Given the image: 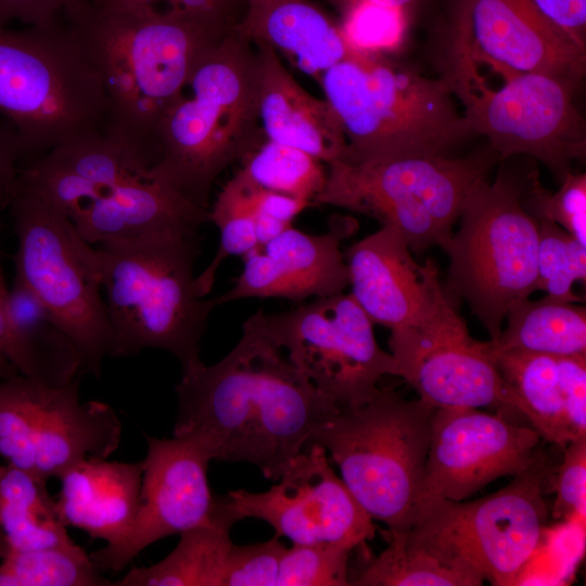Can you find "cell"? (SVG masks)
Returning a JSON list of instances; mask_svg holds the SVG:
<instances>
[{
    "label": "cell",
    "mask_w": 586,
    "mask_h": 586,
    "mask_svg": "<svg viewBox=\"0 0 586 586\" xmlns=\"http://www.w3.org/2000/svg\"><path fill=\"white\" fill-rule=\"evenodd\" d=\"M242 1L235 33L253 44L272 48L317 81L348 53L340 24L308 0Z\"/></svg>",
    "instance_id": "obj_24"
},
{
    "label": "cell",
    "mask_w": 586,
    "mask_h": 586,
    "mask_svg": "<svg viewBox=\"0 0 586 586\" xmlns=\"http://www.w3.org/2000/svg\"><path fill=\"white\" fill-rule=\"evenodd\" d=\"M390 331L388 346L398 377L419 398L436 408L517 411L492 357L491 342L470 335L451 302L418 326Z\"/></svg>",
    "instance_id": "obj_16"
},
{
    "label": "cell",
    "mask_w": 586,
    "mask_h": 586,
    "mask_svg": "<svg viewBox=\"0 0 586 586\" xmlns=\"http://www.w3.org/2000/svg\"><path fill=\"white\" fill-rule=\"evenodd\" d=\"M72 221L90 244L137 242L199 234L208 222V209L192 205L155 181L130 177L81 206Z\"/></svg>",
    "instance_id": "obj_22"
},
{
    "label": "cell",
    "mask_w": 586,
    "mask_h": 586,
    "mask_svg": "<svg viewBox=\"0 0 586 586\" xmlns=\"http://www.w3.org/2000/svg\"><path fill=\"white\" fill-rule=\"evenodd\" d=\"M536 291L561 301H581L572 288L586 279V246L555 222L538 220Z\"/></svg>",
    "instance_id": "obj_35"
},
{
    "label": "cell",
    "mask_w": 586,
    "mask_h": 586,
    "mask_svg": "<svg viewBox=\"0 0 586 586\" xmlns=\"http://www.w3.org/2000/svg\"><path fill=\"white\" fill-rule=\"evenodd\" d=\"M357 222L334 216L324 233L309 234L293 226L243 256L234 285L215 297L218 305L247 297H282L301 302L339 294L349 286L348 267L341 252Z\"/></svg>",
    "instance_id": "obj_20"
},
{
    "label": "cell",
    "mask_w": 586,
    "mask_h": 586,
    "mask_svg": "<svg viewBox=\"0 0 586 586\" xmlns=\"http://www.w3.org/2000/svg\"><path fill=\"white\" fill-rule=\"evenodd\" d=\"M342 35L349 50L385 54L405 36L407 12L375 4H359L342 13Z\"/></svg>",
    "instance_id": "obj_38"
},
{
    "label": "cell",
    "mask_w": 586,
    "mask_h": 586,
    "mask_svg": "<svg viewBox=\"0 0 586 586\" xmlns=\"http://www.w3.org/2000/svg\"><path fill=\"white\" fill-rule=\"evenodd\" d=\"M435 410L421 398L405 399L391 387H379L365 405L340 409L308 444L330 453L373 520L390 530H408L419 511Z\"/></svg>",
    "instance_id": "obj_7"
},
{
    "label": "cell",
    "mask_w": 586,
    "mask_h": 586,
    "mask_svg": "<svg viewBox=\"0 0 586 586\" xmlns=\"http://www.w3.org/2000/svg\"><path fill=\"white\" fill-rule=\"evenodd\" d=\"M542 14L578 46L586 43V0H533Z\"/></svg>",
    "instance_id": "obj_44"
},
{
    "label": "cell",
    "mask_w": 586,
    "mask_h": 586,
    "mask_svg": "<svg viewBox=\"0 0 586 586\" xmlns=\"http://www.w3.org/2000/svg\"><path fill=\"white\" fill-rule=\"evenodd\" d=\"M522 191L523 178L501 166L494 182L474 187L458 231L441 246L449 257L448 290L468 303L494 344L510 306L536 291L538 226Z\"/></svg>",
    "instance_id": "obj_9"
},
{
    "label": "cell",
    "mask_w": 586,
    "mask_h": 586,
    "mask_svg": "<svg viewBox=\"0 0 586 586\" xmlns=\"http://www.w3.org/2000/svg\"><path fill=\"white\" fill-rule=\"evenodd\" d=\"M201 237L170 234L98 249L114 357L155 348L182 370L199 362L201 340L216 298L200 295L194 264Z\"/></svg>",
    "instance_id": "obj_5"
},
{
    "label": "cell",
    "mask_w": 586,
    "mask_h": 586,
    "mask_svg": "<svg viewBox=\"0 0 586 586\" xmlns=\"http://www.w3.org/2000/svg\"><path fill=\"white\" fill-rule=\"evenodd\" d=\"M507 328L495 351L519 349L552 356L586 355V309L575 303L547 295L512 304L507 311Z\"/></svg>",
    "instance_id": "obj_30"
},
{
    "label": "cell",
    "mask_w": 586,
    "mask_h": 586,
    "mask_svg": "<svg viewBox=\"0 0 586 586\" xmlns=\"http://www.w3.org/2000/svg\"><path fill=\"white\" fill-rule=\"evenodd\" d=\"M8 550H9V547H8L7 540L2 532L0 531V560L7 555Z\"/></svg>",
    "instance_id": "obj_50"
},
{
    "label": "cell",
    "mask_w": 586,
    "mask_h": 586,
    "mask_svg": "<svg viewBox=\"0 0 586 586\" xmlns=\"http://www.w3.org/2000/svg\"><path fill=\"white\" fill-rule=\"evenodd\" d=\"M238 519L226 498L218 497L214 518L180 534L175 549L150 566H131L115 586H225L233 543L230 530Z\"/></svg>",
    "instance_id": "obj_27"
},
{
    "label": "cell",
    "mask_w": 586,
    "mask_h": 586,
    "mask_svg": "<svg viewBox=\"0 0 586 586\" xmlns=\"http://www.w3.org/2000/svg\"><path fill=\"white\" fill-rule=\"evenodd\" d=\"M500 75L504 85L494 89L475 66L448 62L443 77L463 104L473 135L486 137L500 162L527 155L561 181L571 163L586 154V125L573 102L574 87L535 72Z\"/></svg>",
    "instance_id": "obj_12"
},
{
    "label": "cell",
    "mask_w": 586,
    "mask_h": 586,
    "mask_svg": "<svg viewBox=\"0 0 586 586\" xmlns=\"http://www.w3.org/2000/svg\"><path fill=\"white\" fill-rule=\"evenodd\" d=\"M0 112L20 139L21 167L59 145L103 133L101 79L62 18L22 30L0 25Z\"/></svg>",
    "instance_id": "obj_6"
},
{
    "label": "cell",
    "mask_w": 586,
    "mask_h": 586,
    "mask_svg": "<svg viewBox=\"0 0 586 586\" xmlns=\"http://www.w3.org/2000/svg\"><path fill=\"white\" fill-rule=\"evenodd\" d=\"M566 420L574 438L586 435V355L559 356Z\"/></svg>",
    "instance_id": "obj_42"
},
{
    "label": "cell",
    "mask_w": 586,
    "mask_h": 586,
    "mask_svg": "<svg viewBox=\"0 0 586 586\" xmlns=\"http://www.w3.org/2000/svg\"><path fill=\"white\" fill-rule=\"evenodd\" d=\"M225 497L238 521L264 520L276 537L295 545L331 544L354 550L375 535L373 519L336 476L318 444L305 446L268 491L237 489Z\"/></svg>",
    "instance_id": "obj_15"
},
{
    "label": "cell",
    "mask_w": 586,
    "mask_h": 586,
    "mask_svg": "<svg viewBox=\"0 0 586 586\" xmlns=\"http://www.w3.org/2000/svg\"><path fill=\"white\" fill-rule=\"evenodd\" d=\"M17 238L15 275L74 342L81 374L99 378L114 343L102 294L98 250L69 217L42 198L15 189L9 205Z\"/></svg>",
    "instance_id": "obj_10"
},
{
    "label": "cell",
    "mask_w": 586,
    "mask_h": 586,
    "mask_svg": "<svg viewBox=\"0 0 586 586\" xmlns=\"http://www.w3.org/2000/svg\"><path fill=\"white\" fill-rule=\"evenodd\" d=\"M558 468L552 515L557 519H585L586 435L569 442Z\"/></svg>",
    "instance_id": "obj_40"
},
{
    "label": "cell",
    "mask_w": 586,
    "mask_h": 586,
    "mask_svg": "<svg viewBox=\"0 0 586 586\" xmlns=\"http://www.w3.org/2000/svg\"><path fill=\"white\" fill-rule=\"evenodd\" d=\"M491 353L517 411L528 419L540 437L561 448L575 440L564 410L559 356L495 351L492 344Z\"/></svg>",
    "instance_id": "obj_28"
},
{
    "label": "cell",
    "mask_w": 586,
    "mask_h": 586,
    "mask_svg": "<svg viewBox=\"0 0 586 586\" xmlns=\"http://www.w3.org/2000/svg\"><path fill=\"white\" fill-rule=\"evenodd\" d=\"M246 182L251 190L253 214L267 216L285 225H292L293 219L306 207L311 205L307 201L278 192L263 190L254 187L249 181Z\"/></svg>",
    "instance_id": "obj_45"
},
{
    "label": "cell",
    "mask_w": 586,
    "mask_h": 586,
    "mask_svg": "<svg viewBox=\"0 0 586 586\" xmlns=\"http://www.w3.org/2000/svg\"><path fill=\"white\" fill-rule=\"evenodd\" d=\"M285 546L271 539L231 548L225 586H277L279 563Z\"/></svg>",
    "instance_id": "obj_39"
},
{
    "label": "cell",
    "mask_w": 586,
    "mask_h": 586,
    "mask_svg": "<svg viewBox=\"0 0 586 586\" xmlns=\"http://www.w3.org/2000/svg\"><path fill=\"white\" fill-rule=\"evenodd\" d=\"M18 371L13 364L0 352V379L17 375Z\"/></svg>",
    "instance_id": "obj_49"
},
{
    "label": "cell",
    "mask_w": 586,
    "mask_h": 586,
    "mask_svg": "<svg viewBox=\"0 0 586 586\" xmlns=\"http://www.w3.org/2000/svg\"><path fill=\"white\" fill-rule=\"evenodd\" d=\"M138 507L127 535L90 555L101 571L119 572L151 544L209 522L217 510L207 479L209 455L190 437L146 436Z\"/></svg>",
    "instance_id": "obj_19"
},
{
    "label": "cell",
    "mask_w": 586,
    "mask_h": 586,
    "mask_svg": "<svg viewBox=\"0 0 586 586\" xmlns=\"http://www.w3.org/2000/svg\"><path fill=\"white\" fill-rule=\"evenodd\" d=\"M7 315L14 341L12 364L23 377L59 387L82 375L74 342L16 275L8 290Z\"/></svg>",
    "instance_id": "obj_26"
},
{
    "label": "cell",
    "mask_w": 586,
    "mask_h": 586,
    "mask_svg": "<svg viewBox=\"0 0 586 586\" xmlns=\"http://www.w3.org/2000/svg\"><path fill=\"white\" fill-rule=\"evenodd\" d=\"M254 315L262 331L341 409L365 405L383 375H398L394 357L379 346L373 322L351 293Z\"/></svg>",
    "instance_id": "obj_13"
},
{
    "label": "cell",
    "mask_w": 586,
    "mask_h": 586,
    "mask_svg": "<svg viewBox=\"0 0 586 586\" xmlns=\"http://www.w3.org/2000/svg\"><path fill=\"white\" fill-rule=\"evenodd\" d=\"M47 482L11 464H0V531L9 549L74 547Z\"/></svg>",
    "instance_id": "obj_29"
},
{
    "label": "cell",
    "mask_w": 586,
    "mask_h": 586,
    "mask_svg": "<svg viewBox=\"0 0 586 586\" xmlns=\"http://www.w3.org/2000/svg\"><path fill=\"white\" fill-rule=\"evenodd\" d=\"M558 191L543 187L536 169L523 177L522 204L536 220L557 224L586 246V175L568 171Z\"/></svg>",
    "instance_id": "obj_36"
},
{
    "label": "cell",
    "mask_w": 586,
    "mask_h": 586,
    "mask_svg": "<svg viewBox=\"0 0 586 586\" xmlns=\"http://www.w3.org/2000/svg\"><path fill=\"white\" fill-rule=\"evenodd\" d=\"M77 0H0V25L18 21L27 26H48Z\"/></svg>",
    "instance_id": "obj_43"
},
{
    "label": "cell",
    "mask_w": 586,
    "mask_h": 586,
    "mask_svg": "<svg viewBox=\"0 0 586 586\" xmlns=\"http://www.w3.org/2000/svg\"><path fill=\"white\" fill-rule=\"evenodd\" d=\"M549 469L539 449L530 467L486 497L421 504L407 533L451 568L495 586L517 585L543 536L548 514L543 494Z\"/></svg>",
    "instance_id": "obj_11"
},
{
    "label": "cell",
    "mask_w": 586,
    "mask_h": 586,
    "mask_svg": "<svg viewBox=\"0 0 586 586\" xmlns=\"http://www.w3.org/2000/svg\"><path fill=\"white\" fill-rule=\"evenodd\" d=\"M1 228V225H0ZM8 289L5 286L0 265V352L12 364L14 357V341L7 315ZM15 367V366H14Z\"/></svg>",
    "instance_id": "obj_46"
},
{
    "label": "cell",
    "mask_w": 586,
    "mask_h": 586,
    "mask_svg": "<svg viewBox=\"0 0 586 586\" xmlns=\"http://www.w3.org/2000/svg\"><path fill=\"white\" fill-rule=\"evenodd\" d=\"M319 82L345 135L343 162L453 156L473 136L444 77L423 76L385 54L348 50Z\"/></svg>",
    "instance_id": "obj_4"
},
{
    "label": "cell",
    "mask_w": 586,
    "mask_h": 586,
    "mask_svg": "<svg viewBox=\"0 0 586 586\" xmlns=\"http://www.w3.org/2000/svg\"><path fill=\"white\" fill-rule=\"evenodd\" d=\"M174 436L199 443L212 460L244 461L279 480L340 407L259 328L255 315L218 362L182 370Z\"/></svg>",
    "instance_id": "obj_1"
},
{
    "label": "cell",
    "mask_w": 586,
    "mask_h": 586,
    "mask_svg": "<svg viewBox=\"0 0 586 586\" xmlns=\"http://www.w3.org/2000/svg\"><path fill=\"white\" fill-rule=\"evenodd\" d=\"M143 460H84L59 476L56 510L65 526L87 532L105 546L118 544L136 517Z\"/></svg>",
    "instance_id": "obj_25"
},
{
    "label": "cell",
    "mask_w": 586,
    "mask_h": 586,
    "mask_svg": "<svg viewBox=\"0 0 586 586\" xmlns=\"http://www.w3.org/2000/svg\"><path fill=\"white\" fill-rule=\"evenodd\" d=\"M208 221L219 230V246L208 266L195 276V284L205 297L213 289L217 269L229 256H244L259 246L249 183L237 173L218 192L208 208Z\"/></svg>",
    "instance_id": "obj_34"
},
{
    "label": "cell",
    "mask_w": 586,
    "mask_h": 586,
    "mask_svg": "<svg viewBox=\"0 0 586 586\" xmlns=\"http://www.w3.org/2000/svg\"><path fill=\"white\" fill-rule=\"evenodd\" d=\"M342 13L359 4H375L381 7L397 8L406 12L421 0H329Z\"/></svg>",
    "instance_id": "obj_47"
},
{
    "label": "cell",
    "mask_w": 586,
    "mask_h": 586,
    "mask_svg": "<svg viewBox=\"0 0 586 586\" xmlns=\"http://www.w3.org/2000/svg\"><path fill=\"white\" fill-rule=\"evenodd\" d=\"M99 74L103 135L145 171L161 157L160 124L203 56L228 33L175 11L77 0L62 15Z\"/></svg>",
    "instance_id": "obj_2"
},
{
    "label": "cell",
    "mask_w": 586,
    "mask_h": 586,
    "mask_svg": "<svg viewBox=\"0 0 586 586\" xmlns=\"http://www.w3.org/2000/svg\"><path fill=\"white\" fill-rule=\"evenodd\" d=\"M79 545L9 549L0 560V586H112Z\"/></svg>",
    "instance_id": "obj_32"
},
{
    "label": "cell",
    "mask_w": 586,
    "mask_h": 586,
    "mask_svg": "<svg viewBox=\"0 0 586 586\" xmlns=\"http://www.w3.org/2000/svg\"><path fill=\"white\" fill-rule=\"evenodd\" d=\"M0 153L16 157L22 164V145L15 130L9 124H0Z\"/></svg>",
    "instance_id": "obj_48"
},
{
    "label": "cell",
    "mask_w": 586,
    "mask_h": 586,
    "mask_svg": "<svg viewBox=\"0 0 586 586\" xmlns=\"http://www.w3.org/2000/svg\"><path fill=\"white\" fill-rule=\"evenodd\" d=\"M411 252L398 230L382 226L344 254L351 295L373 323L390 330L418 326L450 301L436 264L419 265Z\"/></svg>",
    "instance_id": "obj_21"
},
{
    "label": "cell",
    "mask_w": 586,
    "mask_h": 586,
    "mask_svg": "<svg viewBox=\"0 0 586 586\" xmlns=\"http://www.w3.org/2000/svg\"><path fill=\"white\" fill-rule=\"evenodd\" d=\"M448 62L487 65L497 74L535 72L574 88L585 74L586 49L548 21L533 0H458Z\"/></svg>",
    "instance_id": "obj_17"
},
{
    "label": "cell",
    "mask_w": 586,
    "mask_h": 586,
    "mask_svg": "<svg viewBox=\"0 0 586 586\" xmlns=\"http://www.w3.org/2000/svg\"><path fill=\"white\" fill-rule=\"evenodd\" d=\"M135 8H155L166 2L175 11L200 21L222 33L230 31L242 16V0H114ZM244 7V5H243Z\"/></svg>",
    "instance_id": "obj_41"
},
{
    "label": "cell",
    "mask_w": 586,
    "mask_h": 586,
    "mask_svg": "<svg viewBox=\"0 0 586 586\" xmlns=\"http://www.w3.org/2000/svg\"><path fill=\"white\" fill-rule=\"evenodd\" d=\"M80 378L59 387L22 374L8 379L2 424L11 466L48 481L84 460L107 459L118 448V416L105 403H81Z\"/></svg>",
    "instance_id": "obj_14"
},
{
    "label": "cell",
    "mask_w": 586,
    "mask_h": 586,
    "mask_svg": "<svg viewBox=\"0 0 586 586\" xmlns=\"http://www.w3.org/2000/svg\"><path fill=\"white\" fill-rule=\"evenodd\" d=\"M254 46L260 58L258 116L266 139L301 150L326 165L343 161L346 139L330 103L302 88L272 48Z\"/></svg>",
    "instance_id": "obj_23"
},
{
    "label": "cell",
    "mask_w": 586,
    "mask_h": 586,
    "mask_svg": "<svg viewBox=\"0 0 586 586\" xmlns=\"http://www.w3.org/2000/svg\"><path fill=\"white\" fill-rule=\"evenodd\" d=\"M499 156L488 146L467 156H420L327 164L314 204L359 213L393 227L410 250L442 246L454 233L474 187L488 178Z\"/></svg>",
    "instance_id": "obj_8"
},
{
    "label": "cell",
    "mask_w": 586,
    "mask_h": 586,
    "mask_svg": "<svg viewBox=\"0 0 586 586\" xmlns=\"http://www.w3.org/2000/svg\"><path fill=\"white\" fill-rule=\"evenodd\" d=\"M241 164L238 173L254 187L291 195L311 205L327 179L324 163L301 150L267 139Z\"/></svg>",
    "instance_id": "obj_33"
},
{
    "label": "cell",
    "mask_w": 586,
    "mask_h": 586,
    "mask_svg": "<svg viewBox=\"0 0 586 586\" xmlns=\"http://www.w3.org/2000/svg\"><path fill=\"white\" fill-rule=\"evenodd\" d=\"M387 547L357 573L349 585L357 586H476L483 581L451 568L415 543L407 530L382 531Z\"/></svg>",
    "instance_id": "obj_31"
},
{
    "label": "cell",
    "mask_w": 586,
    "mask_h": 586,
    "mask_svg": "<svg viewBox=\"0 0 586 586\" xmlns=\"http://www.w3.org/2000/svg\"><path fill=\"white\" fill-rule=\"evenodd\" d=\"M351 551L331 544H293L281 556L277 586H347Z\"/></svg>",
    "instance_id": "obj_37"
},
{
    "label": "cell",
    "mask_w": 586,
    "mask_h": 586,
    "mask_svg": "<svg viewBox=\"0 0 586 586\" xmlns=\"http://www.w3.org/2000/svg\"><path fill=\"white\" fill-rule=\"evenodd\" d=\"M540 435L477 408H436L419 506L460 501L501 476H514L532 464Z\"/></svg>",
    "instance_id": "obj_18"
},
{
    "label": "cell",
    "mask_w": 586,
    "mask_h": 586,
    "mask_svg": "<svg viewBox=\"0 0 586 586\" xmlns=\"http://www.w3.org/2000/svg\"><path fill=\"white\" fill-rule=\"evenodd\" d=\"M260 74L257 48L231 29L165 113L161 157L143 178L208 209L218 177L266 139L258 116Z\"/></svg>",
    "instance_id": "obj_3"
}]
</instances>
